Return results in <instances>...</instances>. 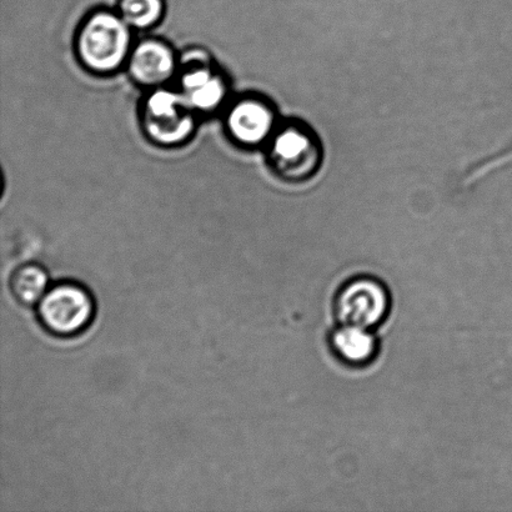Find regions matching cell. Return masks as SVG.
Returning <instances> with one entry per match:
<instances>
[{
	"mask_svg": "<svg viewBox=\"0 0 512 512\" xmlns=\"http://www.w3.org/2000/svg\"><path fill=\"white\" fill-rule=\"evenodd\" d=\"M132 50V32L119 13L95 12L79 30L77 53L80 62L94 73L115 72L127 62Z\"/></svg>",
	"mask_w": 512,
	"mask_h": 512,
	"instance_id": "1",
	"label": "cell"
},
{
	"mask_svg": "<svg viewBox=\"0 0 512 512\" xmlns=\"http://www.w3.org/2000/svg\"><path fill=\"white\" fill-rule=\"evenodd\" d=\"M40 326L48 334L69 339L84 333L95 318V300L77 281L50 285L37 305Z\"/></svg>",
	"mask_w": 512,
	"mask_h": 512,
	"instance_id": "2",
	"label": "cell"
},
{
	"mask_svg": "<svg viewBox=\"0 0 512 512\" xmlns=\"http://www.w3.org/2000/svg\"><path fill=\"white\" fill-rule=\"evenodd\" d=\"M271 167L289 183H305L318 174L323 148L316 134L305 124L293 122L276 130L270 139Z\"/></svg>",
	"mask_w": 512,
	"mask_h": 512,
	"instance_id": "3",
	"label": "cell"
},
{
	"mask_svg": "<svg viewBox=\"0 0 512 512\" xmlns=\"http://www.w3.org/2000/svg\"><path fill=\"white\" fill-rule=\"evenodd\" d=\"M142 124L152 142L174 147L192 137L194 110L182 93L157 88L143 105Z\"/></svg>",
	"mask_w": 512,
	"mask_h": 512,
	"instance_id": "4",
	"label": "cell"
},
{
	"mask_svg": "<svg viewBox=\"0 0 512 512\" xmlns=\"http://www.w3.org/2000/svg\"><path fill=\"white\" fill-rule=\"evenodd\" d=\"M390 296L379 280L361 276L346 283L336 296L335 310L340 324L373 329L386 318Z\"/></svg>",
	"mask_w": 512,
	"mask_h": 512,
	"instance_id": "5",
	"label": "cell"
},
{
	"mask_svg": "<svg viewBox=\"0 0 512 512\" xmlns=\"http://www.w3.org/2000/svg\"><path fill=\"white\" fill-rule=\"evenodd\" d=\"M230 135L240 144L254 147L273 137L275 113L268 102L256 98L239 100L227 118Z\"/></svg>",
	"mask_w": 512,
	"mask_h": 512,
	"instance_id": "6",
	"label": "cell"
},
{
	"mask_svg": "<svg viewBox=\"0 0 512 512\" xmlns=\"http://www.w3.org/2000/svg\"><path fill=\"white\" fill-rule=\"evenodd\" d=\"M129 73L144 87L162 88L177 70V59L168 44L147 39L133 48L128 59Z\"/></svg>",
	"mask_w": 512,
	"mask_h": 512,
	"instance_id": "7",
	"label": "cell"
},
{
	"mask_svg": "<svg viewBox=\"0 0 512 512\" xmlns=\"http://www.w3.org/2000/svg\"><path fill=\"white\" fill-rule=\"evenodd\" d=\"M179 92L194 112L210 113L227 97V84L207 64L195 65L182 75Z\"/></svg>",
	"mask_w": 512,
	"mask_h": 512,
	"instance_id": "8",
	"label": "cell"
},
{
	"mask_svg": "<svg viewBox=\"0 0 512 512\" xmlns=\"http://www.w3.org/2000/svg\"><path fill=\"white\" fill-rule=\"evenodd\" d=\"M331 349L345 364L360 366L370 363L378 351V341L370 329L340 324L331 334Z\"/></svg>",
	"mask_w": 512,
	"mask_h": 512,
	"instance_id": "9",
	"label": "cell"
},
{
	"mask_svg": "<svg viewBox=\"0 0 512 512\" xmlns=\"http://www.w3.org/2000/svg\"><path fill=\"white\" fill-rule=\"evenodd\" d=\"M50 288L48 271L42 265L28 263L18 266L10 275L9 290L15 303L24 308L37 306Z\"/></svg>",
	"mask_w": 512,
	"mask_h": 512,
	"instance_id": "10",
	"label": "cell"
},
{
	"mask_svg": "<svg viewBox=\"0 0 512 512\" xmlns=\"http://www.w3.org/2000/svg\"><path fill=\"white\" fill-rule=\"evenodd\" d=\"M119 14L130 28H152L163 18L164 0H120Z\"/></svg>",
	"mask_w": 512,
	"mask_h": 512,
	"instance_id": "11",
	"label": "cell"
}]
</instances>
